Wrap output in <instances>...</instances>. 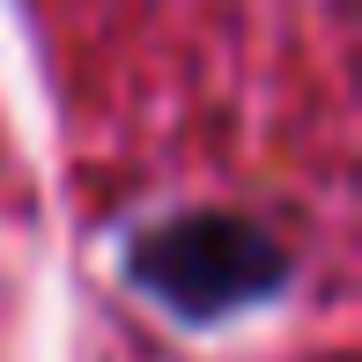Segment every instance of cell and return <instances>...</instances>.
I'll return each mask as SVG.
<instances>
[{
  "instance_id": "obj_1",
  "label": "cell",
  "mask_w": 362,
  "mask_h": 362,
  "mask_svg": "<svg viewBox=\"0 0 362 362\" xmlns=\"http://www.w3.org/2000/svg\"><path fill=\"white\" fill-rule=\"evenodd\" d=\"M296 274V259L267 237L259 222L229 215V207H192L156 229H141L126 252V281L141 296H156L177 318H237V310L281 296Z\"/></svg>"
}]
</instances>
